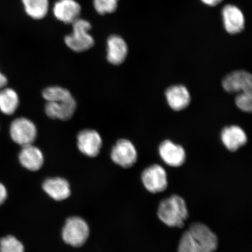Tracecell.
<instances>
[{"label":"cell","instance_id":"44dd1931","mask_svg":"<svg viewBox=\"0 0 252 252\" xmlns=\"http://www.w3.org/2000/svg\"><path fill=\"white\" fill-rule=\"evenodd\" d=\"M42 95L46 102L65 101L74 98L70 91L58 86L46 88L43 90Z\"/></svg>","mask_w":252,"mask_h":252},{"label":"cell","instance_id":"4fadbf2b","mask_svg":"<svg viewBox=\"0 0 252 252\" xmlns=\"http://www.w3.org/2000/svg\"><path fill=\"white\" fill-rule=\"evenodd\" d=\"M220 139L226 149L235 152L247 143L248 137L245 131L239 126L232 125L222 129Z\"/></svg>","mask_w":252,"mask_h":252},{"label":"cell","instance_id":"277c9868","mask_svg":"<svg viewBox=\"0 0 252 252\" xmlns=\"http://www.w3.org/2000/svg\"><path fill=\"white\" fill-rule=\"evenodd\" d=\"M10 135L12 140L22 147L33 144L37 135L36 126L30 119L18 118L12 122Z\"/></svg>","mask_w":252,"mask_h":252},{"label":"cell","instance_id":"3957f363","mask_svg":"<svg viewBox=\"0 0 252 252\" xmlns=\"http://www.w3.org/2000/svg\"><path fill=\"white\" fill-rule=\"evenodd\" d=\"M89 235V226L86 220L78 217L68 219L62 231L63 240L74 247H80L86 243Z\"/></svg>","mask_w":252,"mask_h":252},{"label":"cell","instance_id":"52a82bcc","mask_svg":"<svg viewBox=\"0 0 252 252\" xmlns=\"http://www.w3.org/2000/svg\"><path fill=\"white\" fill-rule=\"evenodd\" d=\"M110 156L116 164L124 168H129L137 162L138 154L131 141L121 139L113 146Z\"/></svg>","mask_w":252,"mask_h":252},{"label":"cell","instance_id":"484cf974","mask_svg":"<svg viewBox=\"0 0 252 252\" xmlns=\"http://www.w3.org/2000/svg\"><path fill=\"white\" fill-rule=\"evenodd\" d=\"M7 197V190L5 186L0 183V206L5 202Z\"/></svg>","mask_w":252,"mask_h":252},{"label":"cell","instance_id":"9c48e42d","mask_svg":"<svg viewBox=\"0 0 252 252\" xmlns=\"http://www.w3.org/2000/svg\"><path fill=\"white\" fill-rule=\"evenodd\" d=\"M77 146L82 153L88 157L98 156L102 146V139L98 132L85 129L77 135Z\"/></svg>","mask_w":252,"mask_h":252},{"label":"cell","instance_id":"6da1fadb","mask_svg":"<svg viewBox=\"0 0 252 252\" xmlns=\"http://www.w3.org/2000/svg\"><path fill=\"white\" fill-rule=\"evenodd\" d=\"M157 215L159 219L169 227L182 228L189 216L187 204L184 198L179 195H172L160 201Z\"/></svg>","mask_w":252,"mask_h":252},{"label":"cell","instance_id":"e0dca14e","mask_svg":"<svg viewBox=\"0 0 252 252\" xmlns=\"http://www.w3.org/2000/svg\"><path fill=\"white\" fill-rule=\"evenodd\" d=\"M19 159L24 168L31 171H38L42 168L44 162L42 151L33 144L22 147Z\"/></svg>","mask_w":252,"mask_h":252},{"label":"cell","instance_id":"ba28073f","mask_svg":"<svg viewBox=\"0 0 252 252\" xmlns=\"http://www.w3.org/2000/svg\"><path fill=\"white\" fill-rule=\"evenodd\" d=\"M222 86L229 94L252 93V75L245 70L232 71L223 77Z\"/></svg>","mask_w":252,"mask_h":252},{"label":"cell","instance_id":"5b68a950","mask_svg":"<svg viewBox=\"0 0 252 252\" xmlns=\"http://www.w3.org/2000/svg\"><path fill=\"white\" fill-rule=\"evenodd\" d=\"M141 181L145 188L150 193H160L168 188L166 172L159 165H151L145 169L142 172Z\"/></svg>","mask_w":252,"mask_h":252},{"label":"cell","instance_id":"cb8c5ba5","mask_svg":"<svg viewBox=\"0 0 252 252\" xmlns=\"http://www.w3.org/2000/svg\"><path fill=\"white\" fill-rule=\"evenodd\" d=\"M119 0H94V6L97 13L105 15L114 12L118 8Z\"/></svg>","mask_w":252,"mask_h":252},{"label":"cell","instance_id":"83f0119b","mask_svg":"<svg viewBox=\"0 0 252 252\" xmlns=\"http://www.w3.org/2000/svg\"><path fill=\"white\" fill-rule=\"evenodd\" d=\"M204 4L210 6H215L218 5L222 0H201Z\"/></svg>","mask_w":252,"mask_h":252},{"label":"cell","instance_id":"5bb4252c","mask_svg":"<svg viewBox=\"0 0 252 252\" xmlns=\"http://www.w3.org/2000/svg\"><path fill=\"white\" fill-rule=\"evenodd\" d=\"M76 108L77 103L73 98L65 101L46 102L45 110L50 119L66 121L73 116Z\"/></svg>","mask_w":252,"mask_h":252},{"label":"cell","instance_id":"2e32d148","mask_svg":"<svg viewBox=\"0 0 252 252\" xmlns=\"http://www.w3.org/2000/svg\"><path fill=\"white\" fill-rule=\"evenodd\" d=\"M225 28L229 33L236 34L243 31L245 18L243 13L238 7L232 5H226L222 10Z\"/></svg>","mask_w":252,"mask_h":252},{"label":"cell","instance_id":"30bf717a","mask_svg":"<svg viewBox=\"0 0 252 252\" xmlns=\"http://www.w3.org/2000/svg\"><path fill=\"white\" fill-rule=\"evenodd\" d=\"M158 151L163 161L166 165L174 168L184 165L187 159L184 147L169 140L163 141L159 145Z\"/></svg>","mask_w":252,"mask_h":252},{"label":"cell","instance_id":"9a60e30c","mask_svg":"<svg viewBox=\"0 0 252 252\" xmlns=\"http://www.w3.org/2000/svg\"><path fill=\"white\" fill-rule=\"evenodd\" d=\"M128 47L122 37L113 34L107 40V60L113 65L122 64L127 58Z\"/></svg>","mask_w":252,"mask_h":252},{"label":"cell","instance_id":"ffe728a7","mask_svg":"<svg viewBox=\"0 0 252 252\" xmlns=\"http://www.w3.org/2000/svg\"><path fill=\"white\" fill-rule=\"evenodd\" d=\"M25 12L34 20H42L48 12L49 0H21Z\"/></svg>","mask_w":252,"mask_h":252},{"label":"cell","instance_id":"ac0fdd59","mask_svg":"<svg viewBox=\"0 0 252 252\" xmlns=\"http://www.w3.org/2000/svg\"><path fill=\"white\" fill-rule=\"evenodd\" d=\"M44 191L56 201L65 200L71 194L70 185L61 178L47 179L43 184Z\"/></svg>","mask_w":252,"mask_h":252},{"label":"cell","instance_id":"7402d4cb","mask_svg":"<svg viewBox=\"0 0 252 252\" xmlns=\"http://www.w3.org/2000/svg\"><path fill=\"white\" fill-rule=\"evenodd\" d=\"M21 242L13 236L8 235L0 240V252H24Z\"/></svg>","mask_w":252,"mask_h":252},{"label":"cell","instance_id":"4316f807","mask_svg":"<svg viewBox=\"0 0 252 252\" xmlns=\"http://www.w3.org/2000/svg\"><path fill=\"white\" fill-rule=\"evenodd\" d=\"M8 80L7 78H6L5 75H3L0 72V90L4 88L6 85L7 84Z\"/></svg>","mask_w":252,"mask_h":252},{"label":"cell","instance_id":"d4e9b609","mask_svg":"<svg viewBox=\"0 0 252 252\" xmlns=\"http://www.w3.org/2000/svg\"><path fill=\"white\" fill-rule=\"evenodd\" d=\"M252 93L243 92L239 93L235 97V104L242 111L252 112Z\"/></svg>","mask_w":252,"mask_h":252},{"label":"cell","instance_id":"8fae6325","mask_svg":"<svg viewBox=\"0 0 252 252\" xmlns=\"http://www.w3.org/2000/svg\"><path fill=\"white\" fill-rule=\"evenodd\" d=\"M81 7L75 0H59L55 2L53 12L57 20L66 24H72L80 17Z\"/></svg>","mask_w":252,"mask_h":252},{"label":"cell","instance_id":"7c38bea8","mask_svg":"<svg viewBox=\"0 0 252 252\" xmlns=\"http://www.w3.org/2000/svg\"><path fill=\"white\" fill-rule=\"evenodd\" d=\"M165 94L168 105L175 111H181L187 108L191 102L190 93L184 85H175L168 87Z\"/></svg>","mask_w":252,"mask_h":252},{"label":"cell","instance_id":"603a6c76","mask_svg":"<svg viewBox=\"0 0 252 252\" xmlns=\"http://www.w3.org/2000/svg\"><path fill=\"white\" fill-rule=\"evenodd\" d=\"M178 252H201L199 247L189 231H186L179 241Z\"/></svg>","mask_w":252,"mask_h":252},{"label":"cell","instance_id":"d6986e66","mask_svg":"<svg viewBox=\"0 0 252 252\" xmlns=\"http://www.w3.org/2000/svg\"><path fill=\"white\" fill-rule=\"evenodd\" d=\"M19 97L15 91L11 88H2L0 90V110L4 114L11 115L17 109Z\"/></svg>","mask_w":252,"mask_h":252},{"label":"cell","instance_id":"7a4b0ae2","mask_svg":"<svg viewBox=\"0 0 252 252\" xmlns=\"http://www.w3.org/2000/svg\"><path fill=\"white\" fill-rule=\"evenodd\" d=\"M72 32L65 37V45L75 52L81 53L92 48L94 41L89 31L91 25L89 21L79 18L72 24Z\"/></svg>","mask_w":252,"mask_h":252},{"label":"cell","instance_id":"8992f818","mask_svg":"<svg viewBox=\"0 0 252 252\" xmlns=\"http://www.w3.org/2000/svg\"><path fill=\"white\" fill-rule=\"evenodd\" d=\"M201 252H215L219 247L217 236L209 226L201 222L191 223L188 230Z\"/></svg>","mask_w":252,"mask_h":252}]
</instances>
